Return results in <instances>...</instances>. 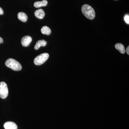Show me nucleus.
I'll list each match as a JSON object with an SVG mask.
<instances>
[{"instance_id": "39448f33", "label": "nucleus", "mask_w": 129, "mask_h": 129, "mask_svg": "<svg viewBox=\"0 0 129 129\" xmlns=\"http://www.w3.org/2000/svg\"><path fill=\"white\" fill-rule=\"evenodd\" d=\"M32 41V37L28 36H24L21 40V44L23 46L27 47L29 45Z\"/></svg>"}, {"instance_id": "423d86ee", "label": "nucleus", "mask_w": 129, "mask_h": 129, "mask_svg": "<svg viewBox=\"0 0 129 129\" xmlns=\"http://www.w3.org/2000/svg\"><path fill=\"white\" fill-rule=\"evenodd\" d=\"M5 129H17L18 127L15 123L12 122H8L5 123L4 125Z\"/></svg>"}, {"instance_id": "9b49d317", "label": "nucleus", "mask_w": 129, "mask_h": 129, "mask_svg": "<svg viewBox=\"0 0 129 129\" xmlns=\"http://www.w3.org/2000/svg\"><path fill=\"white\" fill-rule=\"evenodd\" d=\"M115 48L118 50L120 53L124 54L125 53V49L124 46L120 43H117L115 44Z\"/></svg>"}, {"instance_id": "f257e3e1", "label": "nucleus", "mask_w": 129, "mask_h": 129, "mask_svg": "<svg viewBox=\"0 0 129 129\" xmlns=\"http://www.w3.org/2000/svg\"><path fill=\"white\" fill-rule=\"evenodd\" d=\"M81 11L84 15L89 19L92 20L95 18V13L94 10L89 5H83L81 8Z\"/></svg>"}, {"instance_id": "f03ea898", "label": "nucleus", "mask_w": 129, "mask_h": 129, "mask_svg": "<svg viewBox=\"0 0 129 129\" xmlns=\"http://www.w3.org/2000/svg\"><path fill=\"white\" fill-rule=\"evenodd\" d=\"M5 64L7 67L10 68L14 71H20L22 69L21 64L18 61L13 58H10L8 59L6 61Z\"/></svg>"}, {"instance_id": "7ed1b4c3", "label": "nucleus", "mask_w": 129, "mask_h": 129, "mask_svg": "<svg viewBox=\"0 0 129 129\" xmlns=\"http://www.w3.org/2000/svg\"><path fill=\"white\" fill-rule=\"evenodd\" d=\"M49 56V54L48 53H42L37 56L35 58L34 63L36 65H41L46 61Z\"/></svg>"}, {"instance_id": "6e6552de", "label": "nucleus", "mask_w": 129, "mask_h": 129, "mask_svg": "<svg viewBox=\"0 0 129 129\" xmlns=\"http://www.w3.org/2000/svg\"><path fill=\"white\" fill-rule=\"evenodd\" d=\"M47 44V42L45 40H42L38 41L35 45V49L36 50H38L40 47L46 46Z\"/></svg>"}, {"instance_id": "9d476101", "label": "nucleus", "mask_w": 129, "mask_h": 129, "mask_svg": "<svg viewBox=\"0 0 129 129\" xmlns=\"http://www.w3.org/2000/svg\"><path fill=\"white\" fill-rule=\"evenodd\" d=\"M48 4V2L46 0H43L41 1H37L35 3L34 6L35 8H40L46 6Z\"/></svg>"}, {"instance_id": "4468645a", "label": "nucleus", "mask_w": 129, "mask_h": 129, "mask_svg": "<svg viewBox=\"0 0 129 129\" xmlns=\"http://www.w3.org/2000/svg\"><path fill=\"white\" fill-rule=\"evenodd\" d=\"M4 14V11L0 7V15H3Z\"/></svg>"}, {"instance_id": "20e7f679", "label": "nucleus", "mask_w": 129, "mask_h": 129, "mask_svg": "<svg viewBox=\"0 0 129 129\" xmlns=\"http://www.w3.org/2000/svg\"><path fill=\"white\" fill-rule=\"evenodd\" d=\"M8 90L7 84L5 82H0V98L5 99L8 95Z\"/></svg>"}, {"instance_id": "2eb2a0df", "label": "nucleus", "mask_w": 129, "mask_h": 129, "mask_svg": "<svg viewBox=\"0 0 129 129\" xmlns=\"http://www.w3.org/2000/svg\"><path fill=\"white\" fill-rule=\"evenodd\" d=\"M126 52L128 55H129V46H128V47L126 48Z\"/></svg>"}, {"instance_id": "ddd939ff", "label": "nucleus", "mask_w": 129, "mask_h": 129, "mask_svg": "<svg viewBox=\"0 0 129 129\" xmlns=\"http://www.w3.org/2000/svg\"><path fill=\"white\" fill-rule=\"evenodd\" d=\"M124 20L125 21V22L126 23L128 24H129V15H125V16H124Z\"/></svg>"}, {"instance_id": "dca6fc26", "label": "nucleus", "mask_w": 129, "mask_h": 129, "mask_svg": "<svg viewBox=\"0 0 129 129\" xmlns=\"http://www.w3.org/2000/svg\"><path fill=\"white\" fill-rule=\"evenodd\" d=\"M3 39L2 37H0V44L3 43Z\"/></svg>"}, {"instance_id": "1a4fd4ad", "label": "nucleus", "mask_w": 129, "mask_h": 129, "mask_svg": "<svg viewBox=\"0 0 129 129\" xmlns=\"http://www.w3.org/2000/svg\"><path fill=\"white\" fill-rule=\"evenodd\" d=\"M18 18L22 22H25L27 20L28 17L25 13L23 12H21L18 14Z\"/></svg>"}, {"instance_id": "f8f14e48", "label": "nucleus", "mask_w": 129, "mask_h": 129, "mask_svg": "<svg viewBox=\"0 0 129 129\" xmlns=\"http://www.w3.org/2000/svg\"><path fill=\"white\" fill-rule=\"evenodd\" d=\"M41 32L43 34L49 35L51 34V31L50 28L47 26H44L42 28Z\"/></svg>"}, {"instance_id": "0eeeda50", "label": "nucleus", "mask_w": 129, "mask_h": 129, "mask_svg": "<svg viewBox=\"0 0 129 129\" xmlns=\"http://www.w3.org/2000/svg\"><path fill=\"white\" fill-rule=\"evenodd\" d=\"M36 17L39 19H42L45 16V13L42 9H40L36 10L35 13Z\"/></svg>"}]
</instances>
